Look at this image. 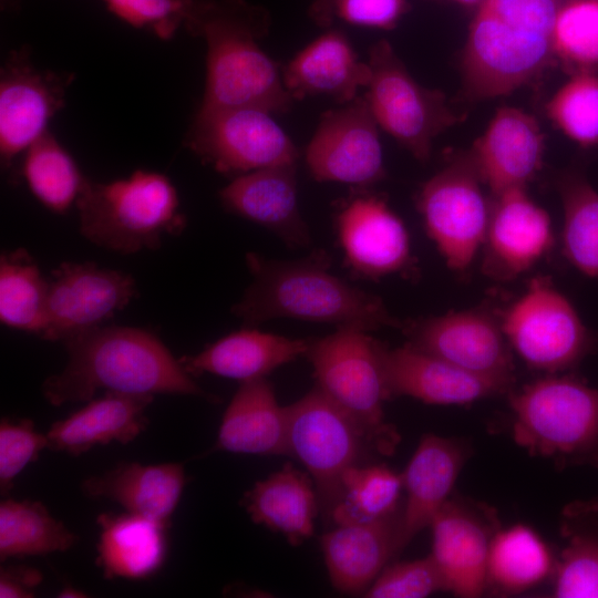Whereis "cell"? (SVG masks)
I'll use <instances>...</instances> for the list:
<instances>
[{
	"label": "cell",
	"instance_id": "74e56055",
	"mask_svg": "<svg viewBox=\"0 0 598 598\" xmlns=\"http://www.w3.org/2000/svg\"><path fill=\"white\" fill-rule=\"evenodd\" d=\"M21 174L31 193L58 214L76 203L86 181L72 156L50 132L24 152Z\"/></svg>",
	"mask_w": 598,
	"mask_h": 598
},
{
	"label": "cell",
	"instance_id": "9a60e30c",
	"mask_svg": "<svg viewBox=\"0 0 598 598\" xmlns=\"http://www.w3.org/2000/svg\"><path fill=\"white\" fill-rule=\"evenodd\" d=\"M74 74L38 69L30 50L11 51L0 73V157L4 167L47 131Z\"/></svg>",
	"mask_w": 598,
	"mask_h": 598
},
{
	"label": "cell",
	"instance_id": "ac0fdd59",
	"mask_svg": "<svg viewBox=\"0 0 598 598\" xmlns=\"http://www.w3.org/2000/svg\"><path fill=\"white\" fill-rule=\"evenodd\" d=\"M380 354L388 399L465 405L512 390L505 382L463 370L409 343L389 348L381 342Z\"/></svg>",
	"mask_w": 598,
	"mask_h": 598
},
{
	"label": "cell",
	"instance_id": "3957f363",
	"mask_svg": "<svg viewBox=\"0 0 598 598\" xmlns=\"http://www.w3.org/2000/svg\"><path fill=\"white\" fill-rule=\"evenodd\" d=\"M184 25L207 45L202 107L290 110L293 100L282 75L259 45L268 31L262 9L245 0H193Z\"/></svg>",
	"mask_w": 598,
	"mask_h": 598
},
{
	"label": "cell",
	"instance_id": "4dcf8cb0",
	"mask_svg": "<svg viewBox=\"0 0 598 598\" xmlns=\"http://www.w3.org/2000/svg\"><path fill=\"white\" fill-rule=\"evenodd\" d=\"M96 565L107 579H145L154 575L166 556L167 526L147 517L126 513H103Z\"/></svg>",
	"mask_w": 598,
	"mask_h": 598
},
{
	"label": "cell",
	"instance_id": "83f0119b",
	"mask_svg": "<svg viewBox=\"0 0 598 598\" xmlns=\"http://www.w3.org/2000/svg\"><path fill=\"white\" fill-rule=\"evenodd\" d=\"M185 483L186 475L181 463L142 465L123 462L100 475L85 478L81 489L87 497L112 499L126 512L168 527Z\"/></svg>",
	"mask_w": 598,
	"mask_h": 598
},
{
	"label": "cell",
	"instance_id": "1f68e13d",
	"mask_svg": "<svg viewBox=\"0 0 598 598\" xmlns=\"http://www.w3.org/2000/svg\"><path fill=\"white\" fill-rule=\"evenodd\" d=\"M563 548L553 574L555 598H598V496L567 504L560 514Z\"/></svg>",
	"mask_w": 598,
	"mask_h": 598
},
{
	"label": "cell",
	"instance_id": "ba28073f",
	"mask_svg": "<svg viewBox=\"0 0 598 598\" xmlns=\"http://www.w3.org/2000/svg\"><path fill=\"white\" fill-rule=\"evenodd\" d=\"M381 341L369 331L341 327L328 336L309 339L306 357L316 385L357 420L374 439L384 456L392 455L400 434L385 421Z\"/></svg>",
	"mask_w": 598,
	"mask_h": 598
},
{
	"label": "cell",
	"instance_id": "d6a6232c",
	"mask_svg": "<svg viewBox=\"0 0 598 598\" xmlns=\"http://www.w3.org/2000/svg\"><path fill=\"white\" fill-rule=\"evenodd\" d=\"M557 557L530 526L498 528L487 557V589L502 596L523 594L553 577Z\"/></svg>",
	"mask_w": 598,
	"mask_h": 598
},
{
	"label": "cell",
	"instance_id": "f6af8a7d",
	"mask_svg": "<svg viewBox=\"0 0 598 598\" xmlns=\"http://www.w3.org/2000/svg\"><path fill=\"white\" fill-rule=\"evenodd\" d=\"M42 573L29 566H8L0 570L1 598H31L42 582Z\"/></svg>",
	"mask_w": 598,
	"mask_h": 598
},
{
	"label": "cell",
	"instance_id": "30bf717a",
	"mask_svg": "<svg viewBox=\"0 0 598 598\" xmlns=\"http://www.w3.org/2000/svg\"><path fill=\"white\" fill-rule=\"evenodd\" d=\"M371 76L364 100L379 127L416 159L430 158L433 140L458 117L442 92L419 84L389 42L373 44L368 61Z\"/></svg>",
	"mask_w": 598,
	"mask_h": 598
},
{
	"label": "cell",
	"instance_id": "e575fe53",
	"mask_svg": "<svg viewBox=\"0 0 598 598\" xmlns=\"http://www.w3.org/2000/svg\"><path fill=\"white\" fill-rule=\"evenodd\" d=\"M78 536L55 519L40 502L0 503V560L66 551Z\"/></svg>",
	"mask_w": 598,
	"mask_h": 598
},
{
	"label": "cell",
	"instance_id": "5b68a950",
	"mask_svg": "<svg viewBox=\"0 0 598 598\" xmlns=\"http://www.w3.org/2000/svg\"><path fill=\"white\" fill-rule=\"evenodd\" d=\"M75 205L82 236L121 254L157 249L186 226L175 186L155 172L138 169L109 183L86 178Z\"/></svg>",
	"mask_w": 598,
	"mask_h": 598
},
{
	"label": "cell",
	"instance_id": "b9f144b4",
	"mask_svg": "<svg viewBox=\"0 0 598 598\" xmlns=\"http://www.w3.org/2000/svg\"><path fill=\"white\" fill-rule=\"evenodd\" d=\"M122 21L169 40L184 24L193 0H103Z\"/></svg>",
	"mask_w": 598,
	"mask_h": 598
},
{
	"label": "cell",
	"instance_id": "f1b7e54d",
	"mask_svg": "<svg viewBox=\"0 0 598 598\" xmlns=\"http://www.w3.org/2000/svg\"><path fill=\"white\" fill-rule=\"evenodd\" d=\"M308 348L309 339L245 328L179 360L190 375L210 373L244 382L267 378L277 368L306 355Z\"/></svg>",
	"mask_w": 598,
	"mask_h": 598
},
{
	"label": "cell",
	"instance_id": "ee69618b",
	"mask_svg": "<svg viewBox=\"0 0 598 598\" xmlns=\"http://www.w3.org/2000/svg\"><path fill=\"white\" fill-rule=\"evenodd\" d=\"M405 0H329L320 22H329L332 12L348 23L391 29L405 11Z\"/></svg>",
	"mask_w": 598,
	"mask_h": 598
},
{
	"label": "cell",
	"instance_id": "9c48e42d",
	"mask_svg": "<svg viewBox=\"0 0 598 598\" xmlns=\"http://www.w3.org/2000/svg\"><path fill=\"white\" fill-rule=\"evenodd\" d=\"M501 320L512 351L546 374L575 368L595 346L577 310L548 277L533 278Z\"/></svg>",
	"mask_w": 598,
	"mask_h": 598
},
{
	"label": "cell",
	"instance_id": "7a4b0ae2",
	"mask_svg": "<svg viewBox=\"0 0 598 598\" xmlns=\"http://www.w3.org/2000/svg\"><path fill=\"white\" fill-rule=\"evenodd\" d=\"M251 282L233 313L247 326L287 318L331 323L365 331L403 328L381 298L350 285L331 272V257L323 249L293 259L246 255Z\"/></svg>",
	"mask_w": 598,
	"mask_h": 598
},
{
	"label": "cell",
	"instance_id": "836d02e7",
	"mask_svg": "<svg viewBox=\"0 0 598 598\" xmlns=\"http://www.w3.org/2000/svg\"><path fill=\"white\" fill-rule=\"evenodd\" d=\"M403 476L384 463L346 470L327 523L361 524L386 517L401 508Z\"/></svg>",
	"mask_w": 598,
	"mask_h": 598
},
{
	"label": "cell",
	"instance_id": "d4e9b609",
	"mask_svg": "<svg viewBox=\"0 0 598 598\" xmlns=\"http://www.w3.org/2000/svg\"><path fill=\"white\" fill-rule=\"evenodd\" d=\"M370 65L359 60L348 38L328 31L299 51L282 71L283 85L293 101L326 96L349 103L365 87Z\"/></svg>",
	"mask_w": 598,
	"mask_h": 598
},
{
	"label": "cell",
	"instance_id": "d590c367",
	"mask_svg": "<svg viewBox=\"0 0 598 598\" xmlns=\"http://www.w3.org/2000/svg\"><path fill=\"white\" fill-rule=\"evenodd\" d=\"M47 281L32 257L23 249L0 258V319L12 329L40 336L45 326Z\"/></svg>",
	"mask_w": 598,
	"mask_h": 598
},
{
	"label": "cell",
	"instance_id": "7bdbcfd3",
	"mask_svg": "<svg viewBox=\"0 0 598 598\" xmlns=\"http://www.w3.org/2000/svg\"><path fill=\"white\" fill-rule=\"evenodd\" d=\"M43 448H48L47 434L35 431L31 420H10L0 422V488L8 493L14 478Z\"/></svg>",
	"mask_w": 598,
	"mask_h": 598
},
{
	"label": "cell",
	"instance_id": "8fae6325",
	"mask_svg": "<svg viewBox=\"0 0 598 598\" xmlns=\"http://www.w3.org/2000/svg\"><path fill=\"white\" fill-rule=\"evenodd\" d=\"M185 145L205 164L225 175L297 164L298 151L274 120L252 106L199 107Z\"/></svg>",
	"mask_w": 598,
	"mask_h": 598
},
{
	"label": "cell",
	"instance_id": "5bb4252c",
	"mask_svg": "<svg viewBox=\"0 0 598 598\" xmlns=\"http://www.w3.org/2000/svg\"><path fill=\"white\" fill-rule=\"evenodd\" d=\"M378 124L364 97L326 112L309 141L305 159L318 182L368 188L385 176Z\"/></svg>",
	"mask_w": 598,
	"mask_h": 598
},
{
	"label": "cell",
	"instance_id": "4fadbf2b",
	"mask_svg": "<svg viewBox=\"0 0 598 598\" xmlns=\"http://www.w3.org/2000/svg\"><path fill=\"white\" fill-rule=\"evenodd\" d=\"M402 329L408 343L425 353L481 377L514 382L512 349L501 317L485 308L405 322Z\"/></svg>",
	"mask_w": 598,
	"mask_h": 598
},
{
	"label": "cell",
	"instance_id": "8d00e7d4",
	"mask_svg": "<svg viewBox=\"0 0 598 598\" xmlns=\"http://www.w3.org/2000/svg\"><path fill=\"white\" fill-rule=\"evenodd\" d=\"M564 210L563 252L586 276L598 278V192L577 171L558 179Z\"/></svg>",
	"mask_w": 598,
	"mask_h": 598
},
{
	"label": "cell",
	"instance_id": "4316f807",
	"mask_svg": "<svg viewBox=\"0 0 598 598\" xmlns=\"http://www.w3.org/2000/svg\"><path fill=\"white\" fill-rule=\"evenodd\" d=\"M213 451L289 455L286 408L267 378L239 382L218 430Z\"/></svg>",
	"mask_w": 598,
	"mask_h": 598
},
{
	"label": "cell",
	"instance_id": "cb8c5ba5",
	"mask_svg": "<svg viewBox=\"0 0 598 598\" xmlns=\"http://www.w3.org/2000/svg\"><path fill=\"white\" fill-rule=\"evenodd\" d=\"M401 512L402 506L373 522L337 525L320 537L329 578L337 591L363 596L396 556Z\"/></svg>",
	"mask_w": 598,
	"mask_h": 598
},
{
	"label": "cell",
	"instance_id": "7402d4cb",
	"mask_svg": "<svg viewBox=\"0 0 598 598\" xmlns=\"http://www.w3.org/2000/svg\"><path fill=\"white\" fill-rule=\"evenodd\" d=\"M297 164L252 171L236 176L219 192L226 210L271 231L287 247L306 248L311 244L297 192Z\"/></svg>",
	"mask_w": 598,
	"mask_h": 598
},
{
	"label": "cell",
	"instance_id": "8992f818",
	"mask_svg": "<svg viewBox=\"0 0 598 598\" xmlns=\"http://www.w3.org/2000/svg\"><path fill=\"white\" fill-rule=\"evenodd\" d=\"M512 435L529 455L598 470V390L573 374H546L509 391Z\"/></svg>",
	"mask_w": 598,
	"mask_h": 598
},
{
	"label": "cell",
	"instance_id": "d6986e66",
	"mask_svg": "<svg viewBox=\"0 0 598 598\" xmlns=\"http://www.w3.org/2000/svg\"><path fill=\"white\" fill-rule=\"evenodd\" d=\"M337 230L346 259L360 277L377 280L410 266L408 230L375 195L361 194L346 203L337 216Z\"/></svg>",
	"mask_w": 598,
	"mask_h": 598
},
{
	"label": "cell",
	"instance_id": "7c38bea8",
	"mask_svg": "<svg viewBox=\"0 0 598 598\" xmlns=\"http://www.w3.org/2000/svg\"><path fill=\"white\" fill-rule=\"evenodd\" d=\"M468 154L453 159L422 187L417 206L425 230L446 265L463 271L483 247L491 205Z\"/></svg>",
	"mask_w": 598,
	"mask_h": 598
},
{
	"label": "cell",
	"instance_id": "484cf974",
	"mask_svg": "<svg viewBox=\"0 0 598 598\" xmlns=\"http://www.w3.org/2000/svg\"><path fill=\"white\" fill-rule=\"evenodd\" d=\"M153 400L152 394L105 391L103 396L54 422L45 433L48 448L78 456L113 441L130 443L146 429L145 411Z\"/></svg>",
	"mask_w": 598,
	"mask_h": 598
},
{
	"label": "cell",
	"instance_id": "f546056e",
	"mask_svg": "<svg viewBox=\"0 0 598 598\" xmlns=\"http://www.w3.org/2000/svg\"><path fill=\"white\" fill-rule=\"evenodd\" d=\"M310 477L288 463L258 481L245 494L243 505L254 523L280 533L291 546H299L312 536L320 511Z\"/></svg>",
	"mask_w": 598,
	"mask_h": 598
},
{
	"label": "cell",
	"instance_id": "ffe728a7",
	"mask_svg": "<svg viewBox=\"0 0 598 598\" xmlns=\"http://www.w3.org/2000/svg\"><path fill=\"white\" fill-rule=\"evenodd\" d=\"M548 214L526 188L494 196L485 235L483 268L498 280H512L532 268L553 247Z\"/></svg>",
	"mask_w": 598,
	"mask_h": 598
},
{
	"label": "cell",
	"instance_id": "bcb514c9",
	"mask_svg": "<svg viewBox=\"0 0 598 598\" xmlns=\"http://www.w3.org/2000/svg\"><path fill=\"white\" fill-rule=\"evenodd\" d=\"M58 597L60 598H83V597H87V595L82 591V590H79L72 586H65L63 589H61L58 594Z\"/></svg>",
	"mask_w": 598,
	"mask_h": 598
},
{
	"label": "cell",
	"instance_id": "60d3db41",
	"mask_svg": "<svg viewBox=\"0 0 598 598\" xmlns=\"http://www.w3.org/2000/svg\"><path fill=\"white\" fill-rule=\"evenodd\" d=\"M446 591L445 582L431 555L385 566L364 592L367 598H424Z\"/></svg>",
	"mask_w": 598,
	"mask_h": 598
},
{
	"label": "cell",
	"instance_id": "603a6c76",
	"mask_svg": "<svg viewBox=\"0 0 598 598\" xmlns=\"http://www.w3.org/2000/svg\"><path fill=\"white\" fill-rule=\"evenodd\" d=\"M544 135L536 120L515 107H502L475 142L470 156L493 196L526 188L539 171Z\"/></svg>",
	"mask_w": 598,
	"mask_h": 598
},
{
	"label": "cell",
	"instance_id": "7dc6e473",
	"mask_svg": "<svg viewBox=\"0 0 598 598\" xmlns=\"http://www.w3.org/2000/svg\"><path fill=\"white\" fill-rule=\"evenodd\" d=\"M462 6L466 7H478L483 0H453Z\"/></svg>",
	"mask_w": 598,
	"mask_h": 598
},
{
	"label": "cell",
	"instance_id": "44dd1931",
	"mask_svg": "<svg viewBox=\"0 0 598 598\" xmlns=\"http://www.w3.org/2000/svg\"><path fill=\"white\" fill-rule=\"evenodd\" d=\"M467 442L436 434L421 437L403 476L405 501L401 512V524L396 556L425 527L448 501L460 473L468 460Z\"/></svg>",
	"mask_w": 598,
	"mask_h": 598
},
{
	"label": "cell",
	"instance_id": "52a82bcc",
	"mask_svg": "<svg viewBox=\"0 0 598 598\" xmlns=\"http://www.w3.org/2000/svg\"><path fill=\"white\" fill-rule=\"evenodd\" d=\"M285 408L289 455L311 476L327 523L343 472L384 455L367 430L317 385Z\"/></svg>",
	"mask_w": 598,
	"mask_h": 598
},
{
	"label": "cell",
	"instance_id": "2e32d148",
	"mask_svg": "<svg viewBox=\"0 0 598 598\" xmlns=\"http://www.w3.org/2000/svg\"><path fill=\"white\" fill-rule=\"evenodd\" d=\"M136 296L131 275L94 262H63L52 271L47 298L44 340L64 341L97 328Z\"/></svg>",
	"mask_w": 598,
	"mask_h": 598
},
{
	"label": "cell",
	"instance_id": "6da1fadb",
	"mask_svg": "<svg viewBox=\"0 0 598 598\" xmlns=\"http://www.w3.org/2000/svg\"><path fill=\"white\" fill-rule=\"evenodd\" d=\"M68 362L41 390L53 406L93 399L97 390L133 394L195 395L215 401L179 359L148 330L101 326L63 341Z\"/></svg>",
	"mask_w": 598,
	"mask_h": 598
},
{
	"label": "cell",
	"instance_id": "ab89813d",
	"mask_svg": "<svg viewBox=\"0 0 598 598\" xmlns=\"http://www.w3.org/2000/svg\"><path fill=\"white\" fill-rule=\"evenodd\" d=\"M546 111L573 142L582 147L598 145V73H573L551 96Z\"/></svg>",
	"mask_w": 598,
	"mask_h": 598
},
{
	"label": "cell",
	"instance_id": "e0dca14e",
	"mask_svg": "<svg viewBox=\"0 0 598 598\" xmlns=\"http://www.w3.org/2000/svg\"><path fill=\"white\" fill-rule=\"evenodd\" d=\"M431 557L446 591L460 598H477L487 589L489 545L501 527L493 507L471 499L450 497L433 517Z\"/></svg>",
	"mask_w": 598,
	"mask_h": 598
},
{
	"label": "cell",
	"instance_id": "f35d334b",
	"mask_svg": "<svg viewBox=\"0 0 598 598\" xmlns=\"http://www.w3.org/2000/svg\"><path fill=\"white\" fill-rule=\"evenodd\" d=\"M553 55L571 73H598V0H566L555 20Z\"/></svg>",
	"mask_w": 598,
	"mask_h": 598
},
{
	"label": "cell",
	"instance_id": "277c9868",
	"mask_svg": "<svg viewBox=\"0 0 598 598\" xmlns=\"http://www.w3.org/2000/svg\"><path fill=\"white\" fill-rule=\"evenodd\" d=\"M566 0H483L462 58L466 93L487 99L536 79L554 59L553 30Z\"/></svg>",
	"mask_w": 598,
	"mask_h": 598
}]
</instances>
